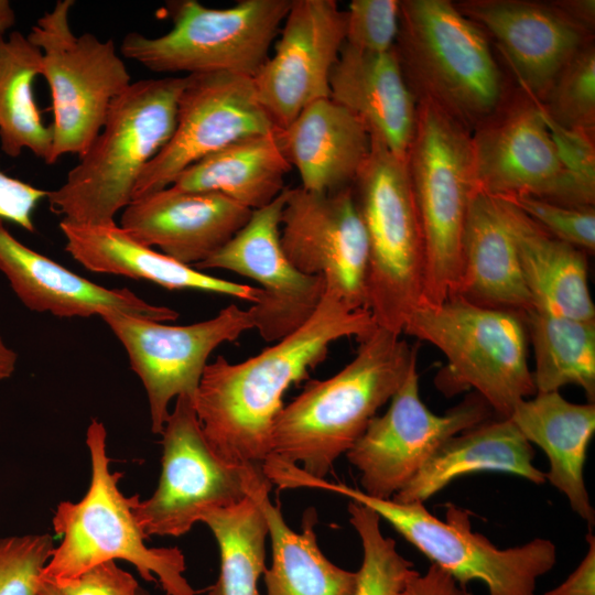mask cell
I'll list each match as a JSON object with an SVG mask.
<instances>
[{
    "label": "cell",
    "mask_w": 595,
    "mask_h": 595,
    "mask_svg": "<svg viewBox=\"0 0 595 595\" xmlns=\"http://www.w3.org/2000/svg\"><path fill=\"white\" fill-rule=\"evenodd\" d=\"M376 327L368 310L350 307L326 284L317 310L296 331L245 361L219 355L207 364L193 405L213 452L227 464L262 469L285 391L325 360L333 343L359 342Z\"/></svg>",
    "instance_id": "cell-1"
},
{
    "label": "cell",
    "mask_w": 595,
    "mask_h": 595,
    "mask_svg": "<svg viewBox=\"0 0 595 595\" xmlns=\"http://www.w3.org/2000/svg\"><path fill=\"white\" fill-rule=\"evenodd\" d=\"M415 364V347L377 326L359 340L354 359L342 370L310 381L283 405L272 425L268 459L325 479Z\"/></svg>",
    "instance_id": "cell-2"
},
{
    "label": "cell",
    "mask_w": 595,
    "mask_h": 595,
    "mask_svg": "<svg viewBox=\"0 0 595 595\" xmlns=\"http://www.w3.org/2000/svg\"><path fill=\"white\" fill-rule=\"evenodd\" d=\"M184 84L185 76L131 83L112 101L101 130L64 183L47 191L51 210L77 225L116 224L143 170L174 131Z\"/></svg>",
    "instance_id": "cell-3"
},
{
    "label": "cell",
    "mask_w": 595,
    "mask_h": 595,
    "mask_svg": "<svg viewBox=\"0 0 595 595\" xmlns=\"http://www.w3.org/2000/svg\"><path fill=\"white\" fill-rule=\"evenodd\" d=\"M416 101H429L470 131L511 85L488 36L450 0H400L393 47Z\"/></svg>",
    "instance_id": "cell-4"
},
{
    "label": "cell",
    "mask_w": 595,
    "mask_h": 595,
    "mask_svg": "<svg viewBox=\"0 0 595 595\" xmlns=\"http://www.w3.org/2000/svg\"><path fill=\"white\" fill-rule=\"evenodd\" d=\"M102 422L91 419L86 432L91 476L86 495L77 502L62 501L53 529L62 539L40 574L56 585L85 571L116 560L131 563L147 582L159 583L165 595H195L184 576L185 556L177 547L150 548L131 510L130 497L119 488L122 474L111 472Z\"/></svg>",
    "instance_id": "cell-5"
},
{
    "label": "cell",
    "mask_w": 595,
    "mask_h": 595,
    "mask_svg": "<svg viewBox=\"0 0 595 595\" xmlns=\"http://www.w3.org/2000/svg\"><path fill=\"white\" fill-rule=\"evenodd\" d=\"M285 489L311 488L342 495L372 509L405 540L448 572L461 585L484 583L489 595H534L537 581L556 563V547L544 538L499 549L485 536L473 532L468 511L447 505L445 520L422 502L402 504L370 497L342 483L315 478L299 466L282 475Z\"/></svg>",
    "instance_id": "cell-6"
},
{
    "label": "cell",
    "mask_w": 595,
    "mask_h": 595,
    "mask_svg": "<svg viewBox=\"0 0 595 595\" xmlns=\"http://www.w3.org/2000/svg\"><path fill=\"white\" fill-rule=\"evenodd\" d=\"M402 334L445 356L435 385L446 396L474 389L499 418L508 419L521 400L537 393L522 314L450 296L437 305H419Z\"/></svg>",
    "instance_id": "cell-7"
},
{
    "label": "cell",
    "mask_w": 595,
    "mask_h": 595,
    "mask_svg": "<svg viewBox=\"0 0 595 595\" xmlns=\"http://www.w3.org/2000/svg\"><path fill=\"white\" fill-rule=\"evenodd\" d=\"M405 161L425 252L421 304L437 305L457 282L464 227L477 190L472 131L435 105L419 100Z\"/></svg>",
    "instance_id": "cell-8"
},
{
    "label": "cell",
    "mask_w": 595,
    "mask_h": 595,
    "mask_svg": "<svg viewBox=\"0 0 595 595\" xmlns=\"http://www.w3.org/2000/svg\"><path fill=\"white\" fill-rule=\"evenodd\" d=\"M353 190L369 247L367 309L377 326L401 335L422 302L425 275L423 236L405 158L371 139Z\"/></svg>",
    "instance_id": "cell-9"
},
{
    "label": "cell",
    "mask_w": 595,
    "mask_h": 595,
    "mask_svg": "<svg viewBox=\"0 0 595 595\" xmlns=\"http://www.w3.org/2000/svg\"><path fill=\"white\" fill-rule=\"evenodd\" d=\"M292 0H240L214 9L170 1L172 28L160 36L128 33L121 55L155 73H231L253 77L269 57Z\"/></svg>",
    "instance_id": "cell-10"
},
{
    "label": "cell",
    "mask_w": 595,
    "mask_h": 595,
    "mask_svg": "<svg viewBox=\"0 0 595 595\" xmlns=\"http://www.w3.org/2000/svg\"><path fill=\"white\" fill-rule=\"evenodd\" d=\"M74 4L58 0L26 35L42 52V77L52 98L53 143L46 164L65 154L82 156L101 130L112 101L131 84L112 40L73 32Z\"/></svg>",
    "instance_id": "cell-11"
},
{
    "label": "cell",
    "mask_w": 595,
    "mask_h": 595,
    "mask_svg": "<svg viewBox=\"0 0 595 595\" xmlns=\"http://www.w3.org/2000/svg\"><path fill=\"white\" fill-rule=\"evenodd\" d=\"M162 435L161 474L145 500L130 497L131 510L147 538L182 537L212 510L230 507L271 484L263 469L220 459L208 445L193 399L178 396Z\"/></svg>",
    "instance_id": "cell-12"
},
{
    "label": "cell",
    "mask_w": 595,
    "mask_h": 595,
    "mask_svg": "<svg viewBox=\"0 0 595 595\" xmlns=\"http://www.w3.org/2000/svg\"><path fill=\"white\" fill-rule=\"evenodd\" d=\"M472 149L476 186L488 195L594 206L562 162L540 101L519 86L472 130Z\"/></svg>",
    "instance_id": "cell-13"
},
{
    "label": "cell",
    "mask_w": 595,
    "mask_h": 595,
    "mask_svg": "<svg viewBox=\"0 0 595 595\" xmlns=\"http://www.w3.org/2000/svg\"><path fill=\"white\" fill-rule=\"evenodd\" d=\"M493 410L476 392L444 414L421 400L416 364L390 400L386 413L371 419L345 454L360 474V489L391 499L452 436L491 418Z\"/></svg>",
    "instance_id": "cell-14"
},
{
    "label": "cell",
    "mask_w": 595,
    "mask_h": 595,
    "mask_svg": "<svg viewBox=\"0 0 595 595\" xmlns=\"http://www.w3.org/2000/svg\"><path fill=\"white\" fill-rule=\"evenodd\" d=\"M100 318L125 347L131 369L144 387L154 434L162 433L172 399L194 398L210 354L253 328L248 310L236 304L188 325H167L116 312Z\"/></svg>",
    "instance_id": "cell-15"
},
{
    "label": "cell",
    "mask_w": 595,
    "mask_h": 595,
    "mask_svg": "<svg viewBox=\"0 0 595 595\" xmlns=\"http://www.w3.org/2000/svg\"><path fill=\"white\" fill-rule=\"evenodd\" d=\"M275 130L258 99L252 77L186 75L174 131L143 170L132 201L171 186L192 164L232 142Z\"/></svg>",
    "instance_id": "cell-16"
},
{
    "label": "cell",
    "mask_w": 595,
    "mask_h": 595,
    "mask_svg": "<svg viewBox=\"0 0 595 595\" xmlns=\"http://www.w3.org/2000/svg\"><path fill=\"white\" fill-rule=\"evenodd\" d=\"M285 188L270 204L252 210L250 218L218 251L193 268L223 269L255 280L261 295L248 309L253 328L275 343L301 327L317 310L326 289L323 275L299 271L280 240Z\"/></svg>",
    "instance_id": "cell-17"
},
{
    "label": "cell",
    "mask_w": 595,
    "mask_h": 595,
    "mask_svg": "<svg viewBox=\"0 0 595 595\" xmlns=\"http://www.w3.org/2000/svg\"><path fill=\"white\" fill-rule=\"evenodd\" d=\"M280 240L302 273L323 275L353 309H367L369 247L353 186L318 193L288 188Z\"/></svg>",
    "instance_id": "cell-18"
},
{
    "label": "cell",
    "mask_w": 595,
    "mask_h": 595,
    "mask_svg": "<svg viewBox=\"0 0 595 595\" xmlns=\"http://www.w3.org/2000/svg\"><path fill=\"white\" fill-rule=\"evenodd\" d=\"M346 14L334 0H292L271 57L252 77L275 129L329 98V77L345 43Z\"/></svg>",
    "instance_id": "cell-19"
},
{
    "label": "cell",
    "mask_w": 595,
    "mask_h": 595,
    "mask_svg": "<svg viewBox=\"0 0 595 595\" xmlns=\"http://www.w3.org/2000/svg\"><path fill=\"white\" fill-rule=\"evenodd\" d=\"M456 8L493 37L518 86L542 100L562 68L594 39L555 1L463 0Z\"/></svg>",
    "instance_id": "cell-20"
},
{
    "label": "cell",
    "mask_w": 595,
    "mask_h": 595,
    "mask_svg": "<svg viewBox=\"0 0 595 595\" xmlns=\"http://www.w3.org/2000/svg\"><path fill=\"white\" fill-rule=\"evenodd\" d=\"M251 213L219 193L169 186L131 201L119 226L136 241L194 267L227 244Z\"/></svg>",
    "instance_id": "cell-21"
},
{
    "label": "cell",
    "mask_w": 595,
    "mask_h": 595,
    "mask_svg": "<svg viewBox=\"0 0 595 595\" xmlns=\"http://www.w3.org/2000/svg\"><path fill=\"white\" fill-rule=\"evenodd\" d=\"M3 221L0 218V271L29 310L57 317H101L116 312L163 323L180 316L126 288L108 289L76 274L23 245Z\"/></svg>",
    "instance_id": "cell-22"
},
{
    "label": "cell",
    "mask_w": 595,
    "mask_h": 595,
    "mask_svg": "<svg viewBox=\"0 0 595 595\" xmlns=\"http://www.w3.org/2000/svg\"><path fill=\"white\" fill-rule=\"evenodd\" d=\"M329 98L357 117L371 139L397 156H407L418 101L394 50L369 53L344 43L331 73Z\"/></svg>",
    "instance_id": "cell-23"
},
{
    "label": "cell",
    "mask_w": 595,
    "mask_h": 595,
    "mask_svg": "<svg viewBox=\"0 0 595 595\" xmlns=\"http://www.w3.org/2000/svg\"><path fill=\"white\" fill-rule=\"evenodd\" d=\"M280 149L300 174L301 187L318 193L353 186L366 162L371 139L360 120L323 98L275 130Z\"/></svg>",
    "instance_id": "cell-24"
},
{
    "label": "cell",
    "mask_w": 595,
    "mask_h": 595,
    "mask_svg": "<svg viewBox=\"0 0 595 595\" xmlns=\"http://www.w3.org/2000/svg\"><path fill=\"white\" fill-rule=\"evenodd\" d=\"M65 250L91 272L153 282L167 290H196L255 304L260 288L220 279L147 247L119 225L85 226L60 221Z\"/></svg>",
    "instance_id": "cell-25"
},
{
    "label": "cell",
    "mask_w": 595,
    "mask_h": 595,
    "mask_svg": "<svg viewBox=\"0 0 595 595\" xmlns=\"http://www.w3.org/2000/svg\"><path fill=\"white\" fill-rule=\"evenodd\" d=\"M451 296L522 315L533 309L513 238L495 199L478 188L468 207Z\"/></svg>",
    "instance_id": "cell-26"
},
{
    "label": "cell",
    "mask_w": 595,
    "mask_h": 595,
    "mask_svg": "<svg viewBox=\"0 0 595 595\" xmlns=\"http://www.w3.org/2000/svg\"><path fill=\"white\" fill-rule=\"evenodd\" d=\"M548 456L545 480L560 490L589 529L595 511L584 482L586 452L595 432V404L573 403L559 391L538 392L521 400L508 418Z\"/></svg>",
    "instance_id": "cell-27"
},
{
    "label": "cell",
    "mask_w": 595,
    "mask_h": 595,
    "mask_svg": "<svg viewBox=\"0 0 595 595\" xmlns=\"http://www.w3.org/2000/svg\"><path fill=\"white\" fill-rule=\"evenodd\" d=\"M491 197L513 238L533 309L595 321L585 251L547 232L508 198Z\"/></svg>",
    "instance_id": "cell-28"
},
{
    "label": "cell",
    "mask_w": 595,
    "mask_h": 595,
    "mask_svg": "<svg viewBox=\"0 0 595 595\" xmlns=\"http://www.w3.org/2000/svg\"><path fill=\"white\" fill-rule=\"evenodd\" d=\"M533 458L532 444L510 419H489L444 442L391 499L424 504L454 479L478 472L507 473L542 485L545 473L533 465Z\"/></svg>",
    "instance_id": "cell-29"
},
{
    "label": "cell",
    "mask_w": 595,
    "mask_h": 595,
    "mask_svg": "<svg viewBox=\"0 0 595 595\" xmlns=\"http://www.w3.org/2000/svg\"><path fill=\"white\" fill-rule=\"evenodd\" d=\"M291 170L273 131L238 140L205 156L183 171L171 186L219 193L256 210L286 188L284 178Z\"/></svg>",
    "instance_id": "cell-30"
},
{
    "label": "cell",
    "mask_w": 595,
    "mask_h": 595,
    "mask_svg": "<svg viewBox=\"0 0 595 595\" xmlns=\"http://www.w3.org/2000/svg\"><path fill=\"white\" fill-rule=\"evenodd\" d=\"M261 505L272 550L271 566L263 573L266 595H354L358 574L337 566L321 551L315 509L305 510L302 531L295 532L279 504L271 502L269 491L263 493Z\"/></svg>",
    "instance_id": "cell-31"
},
{
    "label": "cell",
    "mask_w": 595,
    "mask_h": 595,
    "mask_svg": "<svg viewBox=\"0 0 595 595\" xmlns=\"http://www.w3.org/2000/svg\"><path fill=\"white\" fill-rule=\"evenodd\" d=\"M43 74V55L26 35L0 36V147L10 156L31 151L46 163L53 130L43 122L34 97V82Z\"/></svg>",
    "instance_id": "cell-32"
},
{
    "label": "cell",
    "mask_w": 595,
    "mask_h": 595,
    "mask_svg": "<svg viewBox=\"0 0 595 595\" xmlns=\"http://www.w3.org/2000/svg\"><path fill=\"white\" fill-rule=\"evenodd\" d=\"M523 320L534 353L531 372L537 393L575 385L594 403L595 321L538 309L524 313Z\"/></svg>",
    "instance_id": "cell-33"
},
{
    "label": "cell",
    "mask_w": 595,
    "mask_h": 595,
    "mask_svg": "<svg viewBox=\"0 0 595 595\" xmlns=\"http://www.w3.org/2000/svg\"><path fill=\"white\" fill-rule=\"evenodd\" d=\"M264 484L239 504L206 512L201 522L212 531L219 550L220 570L208 595H261L259 577L264 573L268 523L261 505Z\"/></svg>",
    "instance_id": "cell-34"
},
{
    "label": "cell",
    "mask_w": 595,
    "mask_h": 595,
    "mask_svg": "<svg viewBox=\"0 0 595 595\" xmlns=\"http://www.w3.org/2000/svg\"><path fill=\"white\" fill-rule=\"evenodd\" d=\"M347 510L363 547L354 595H398L419 572L399 553L394 540L382 534L381 519L372 509L349 500Z\"/></svg>",
    "instance_id": "cell-35"
},
{
    "label": "cell",
    "mask_w": 595,
    "mask_h": 595,
    "mask_svg": "<svg viewBox=\"0 0 595 595\" xmlns=\"http://www.w3.org/2000/svg\"><path fill=\"white\" fill-rule=\"evenodd\" d=\"M540 104L547 118L558 126L594 134V42L586 45L562 68Z\"/></svg>",
    "instance_id": "cell-36"
},
{
    "label": "cell",
    "mask_w": 595,
    "mask_h": 595,
    "mask_svg": "<svg viewBox=\"0 0 595 595\" xmlns=\"http://www.w3.org/2000/svg\"><path fill=\"white\" fill-rule=\"evenodd\" d=\"M53 549L47 533L0 538V595H37Z\"/></svg>",
    "instance_id": "cell-37"
},
{
    "label": "cell",
    "mask_w": 595,
    "mask_h": 595,
    "mask_svg": "<svg viewBox=\"0 0 595 595\" xmlns=\"http://www.w3.org/2000/svg\"><path fill=\"white\" fill-rule=\"evenodd\" d=\"M511 201L553 237L583 251L595 250V208L571 207L528 196H502Z\"/></svg>",
    "instance_id": "cell-38"
},
{
    "label": "cell",
    "mask_w": 595,
    "mask_h": 595,
    "mask_svg": "<svg viewBox=\"0 0 595 595\" xmlns=\"http://www.w3.org/2000/svg\"><path fill=\"white\" fill-rule=\"evenodd\" d=\"M400 0H353L346 14L345 43L369 53L394 47L399 29Z\"/></svg>",
    "instance_id": "cell-39"
},
{
    "label": "cell",
    "mask_w": 595,
    "mask_h": 595,
    "mask_svg": "<svg viewBox=\"0 0 595 595\" xmlns=\"http://www.w3.org/2000/svg\"><path fill=\"white\" fill-rule=\"evenodd\" d=\"M544 118L566 170L584 190L595 195L594 134L565 129L545 115Z\"/></svg>",
    "instance_id": "cell-40"
},
{
    "label": "cell",
    "mask_w": 595,
    "mask_h": 595,
    "mask_svg": "<svg viewBox=\"0 0 595 595\" xmlns=\"http://www.w3.org/2000/svg\"><path fill=\"white\" fill-rule=\"evenodd\" d=\"M54 586L63 595H138L140 587L137 580L118 566L116 561L98 564Z\"/></svg>",
    "instance_id": "cell-41"
},
{
    "label": "cell",
    "mask_w": 595,
    "mask_h": 595,
    "mask_svg": "<svg viewBox=\"0 0 595 595\" xmlns=\"http://www.w3.org/2000/svg\"><path fill=\"white\" fill-rule=\"evenodd\" d=\"M47 191L6 174L0 169V218L33 232V214Z\"/></svg>",
    "instance_id": "cell-42"
},
{
    "label": "cell",
    "mask_w": 595,
    "mask_h": 595,
    "mask_svg": "<svg viewBox=\"0 0 595 595\" xmlns=\"http://www.w3.org/2000/svg\"><path fill=\"white\" fill-rule=\"evenodd\" d=\"M398 595H472L444 569L431 563L424 574L411 577Z\"/></svg>",
    "instance_id": "cell-43"
},
{
    "label": "cell",
    "mask_w": 595,
    "mask_h": 595,
    "mask_svg": "<svg viewBox=\"0 0 595 595\" xmlns=\"http://www.w3.org/2000/svg\"><path fill=\"white\" fill-rule=\"evenodd\" d=\"M588 550L578 566L555 588L542 595H595V538L586 536Z\"/></svg>",
    "instance_id": "cell-44"
},
{
    "label": "cell",
    "mask_w": 595,
    "mask_h": 595,
    "mask_svg": "<svg viewBox=\"0 0 595 595\" xmlns=\"http://www.w3.org/2000/svg\"><path fill=\"white\" fill-rule=\"evenodd\" d=\"M555 3L574 21L594 32V0H556Z\"/></svg>",
    "instance_id": "cell-45"
},
{
    "label": "cell",
    "mask_w": 595,
    "mask_h": 595,
    "mask_svg": "<svg viewBox=\"0 0 595 595\" xmlns=\"http://www.w3.org/2000/svg\"><path fill=\"white\" fill-rule=\"evenodd\" d=\"M18 356L0 336V380L10 378L17 366Z\"/></svg>",
    "instance_id": "cell-46"
},
{
    "label": "cell",
    "mask_w": 595,
    "mask_h": 595,
    "mask_svg": "<svg viewBox=\"0 0 595 595\" xmlns=\"http://www.w3.org/2000/svg\"><path fill=\"white\" fill-rule=\"evenodd\" d=\"M17 17L11 3L8 0H0V36H6L7 32L15 25Z\"/></svg>",
    "instance_id": "cell-47"
},
{
    "label": "cell",
    "mask_w": 595,
    "mask_h": 595,
    "mask_svg": "<svg viewBox=\"0 0 595 595\" xmlns=\"http://www.w3.org/2000/svg\"><path fill=\"white\" fill-rule=\"evenodd\" d=\"M37 595H63V594L61 593V591L56 586H54V585H52V584H50L47 582H41L40 581L39 588H37Z\"/></svg>",
    "instance_id": "cell-48"
},
{
    "label": "cell",
    "mask_w": 595,
    "mask_h": 595,
    "mask_svg": "<svg viewBox=\"0 0 595 595\" xmlns=\"http://www.w3.org/2000/svg\"><path fill=\"white\" fill-rule=\"evenodd\" d=\"M138 595H151V594L140 586L138 589Z\"/></svg>",
    "instance_id": "cell-49"
}]
</instances>
